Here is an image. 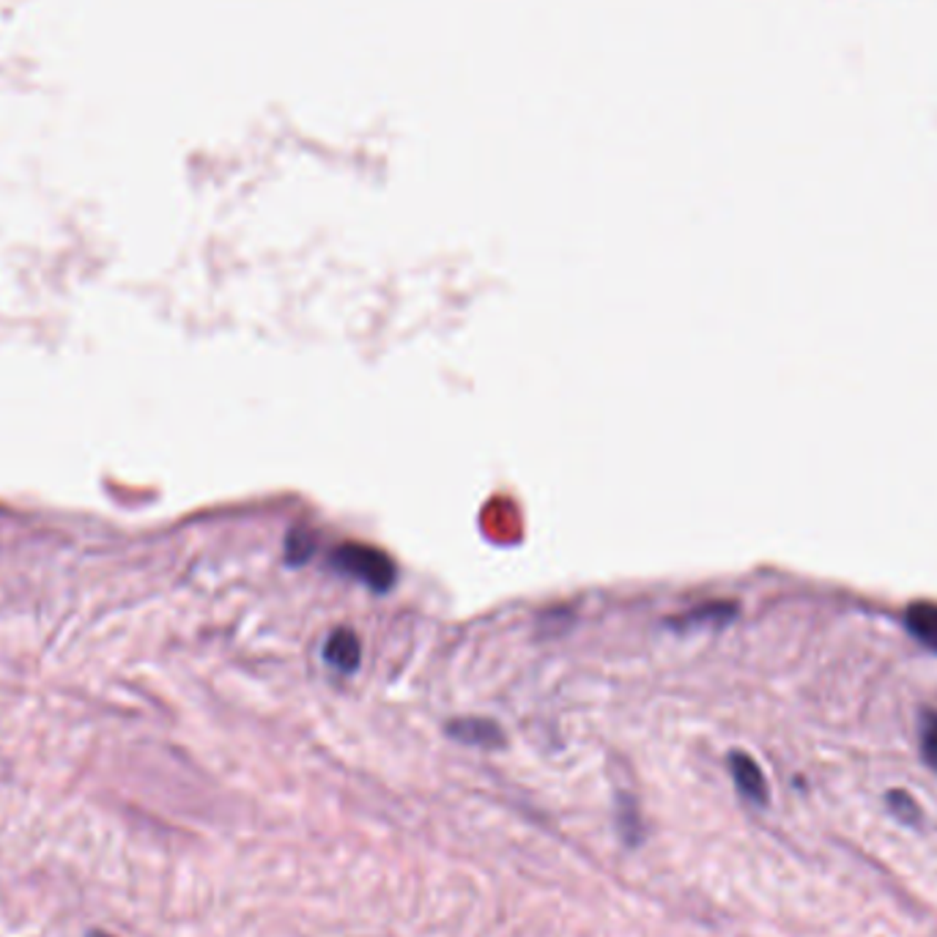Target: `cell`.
<instances>
[{
    "instance_id": "obj_6",
    "label": "cell",
    "mask_w": 937,
    "mask_h": 937,
    "mask_svg": "<svg viewBox=\"0 0 937 937\" xmlns=\"http://www.w3.org/2000/svg\"><path fill=\"white\" fill-rule=\"evenodd\" d=\"M918 735H921L924 762L937 773V710H924L921 721H918Z\"/></svg>"
},
{
    "instance_id": "obj_7",
    "label": "cell",
    "mask_w": 937,
    "mask_h": 937,
    "mask_svg": "<svg viewBox=\"0 0 937 937\" xmlns=\"http://www.w3.org/2000/svg\"><path fill=\"white\" fill-rule=\"evenodd\" d=\"M732 614H735V607H730V603H704L702 609H696V611H691V614L680 617V625H683V628L707 625L710 620L724 622V620H730Z\"/></svg>"
},
{
    "instance_id": "obj_9",
    "label": "cell",
    "mask_w": 937,
    "mask_h": 937,
    "mask_svg": "<svg viewBox=\"0 0 937 937\" xmlns=\"http://www.w3.org/2000/svg\"><path fill=\"white\" fill-rule=\"evenodd\" d=\"M316 543L307 532H291L288 543H285V554H288V562H305L307 557L313 554Z\"/></svg>"
},
{
    "instance_id": "obj_4",
    "label": "cell",
    "mask_w": 937,
    "mask_h": 937,
    "mask_svg": "<svg viewBox=\"0 0 937 937\" xmlns=\"http://www.w3.org/2000/svg\"><path fill=\"white\" fill-rule=\"evenodd\" d=\"M905 625L924 648L937 653V603L916 601L905 611Z\"/></svg>"
},
{
    "instance_id": "obj_2",
    "label": "cell",
    "mask_w": 937,
    "mask_h": 937,
    "mask_svg": "<svg viewBox=\"0 0 937 937\" xmlns=\"http://www.w3.org/2000/svg\"><path fill=\"white\" fill-rule=\"evenodd\" d=\"M324 658L332 669L337 672H354L363 661V648H359V639L354 636V631L348 628H337V631L329 633L327 644H324Z\"/></svg>"
},
{
    "instance_id": "obj_10",
    "label": "cell",
    "mask_w": 937,
    "mask_h": 937,
    "mask_svg": "<svg viewBox=\"0 0 937 937\" xmlns=\"http://www.w3.org/2000/svg\"><path fill=\"white\" fill-rule=\"evenodd\" d=\"M89 937H115V935H108V933H99V929H94V933H89Z\"/></svg>"
},
{
    "instance_id": "obj_1",
    "label": "cell",
    "mask_w": 937,
    "mask_h": 937,
    "mask_svg": "<svg viewBox=\"0 0 937 937\" xmlns=\"http://www.w3.org/2000/svg\"><path fill=\"white\" fill-rule=\"evenodd\" d=\"M335 564L374 590H389L395 584V562L384 551L363 543H346L335 551Z\"/></svg>"
},
{
    "instance_id": "obj_5",
    "label": "cell",
    "mask_w": 937,
    "mask_h": 937,
    "mask_svg": "<svg viewBox=\"0 0 937 937\" xmlns=\"http://www.w3.org/2000/svg\"><path fill=\"white\" fill-rule=\"evenodd\" d=\"M447 732H450L452 737H458V741L471 743V746H499V743H502L499 726L482 719H461L456 721V724H450Z\"/></svg>"
},
{
    "instance_id": "obj_3",
    "label": "cell",
    "mask_w": 937,
    "mask_h": 937,
    "mask_svg": "<svg viewBox=\"0 0 937 937\" xmlns=\"http://www.w3.org/2000/svg\"><path fill=\"white\" fill-rule=\"evenodd\" d=\"M730 771H732V778H735L737 790H741L743 797H748V801H754V803L767 801L765 776H762L760 765H756V762L751 760L748 754H741V751H735V754L730 756Z\"/></svg>"
},
{
    "instance_id": "obj_8",
    "label": "cell",
    "mask_w": 937,
    "mask_h": 937,
    "mask_svg": "<svg viewBox=\"0 0 937 937\" xmlns=\"http://www.w3.org/2000/svg\"><path fill=\"white\" fill-rule=\"evenodd\" d=\"M888 803H890V808H894V814L902 819V823L916 825L918 819H921V812H918V803L913 801V797L907 795V793H902V790L890 793L888 795Z\"/></svg>"
}]
</instances>
